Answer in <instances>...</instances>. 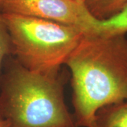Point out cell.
I'll use <instances>...</instances> for the list:
<instances>
[{
    "mask_svg": "<svg viewBox=\"0 0 127 127\" xmlns=\"http://www.w3.org/2000/svg\"><path fill=\"white\" fill-rule=\"evenodd\" d=\"M65 65L71 75L76 127H91L99 109L127 100L126 35H85Z\"/></svg>",
    "mask_w": 127,
    "mask_h": 127,
    "instance_id": "obj_1",
    "label": "cell"
},
{
    "mask_svg": "<svg viewBox=\"0 0 127 127\" xmlns=\"http://www.w3.org/2000/svg\"><path fill=\"white\" fill-rule=\"evenodd\" d=\"M64 81L62 72L32 71L7 57L0 77V116L10 127H76Z\"/></svg>",
    "mask_w": 127,
    "mask_h": 127,
    "instance_id": "obj_2",
    "label": "cell"
},
{
    "mask_svg": "<svg viewBox=\"0 0 127 127\" xmlns=\"http://www.w3.org/2000/svg\"><path fill=\"white\" fill-rule=\"evenodd\" d=\"M13 57L25 68L59 73L85 33L77 28L14 14H2Z\"/></svg>",
    "mask_w": 127,
    "mask_h": 127,
    "instance_id": "obj_3",
    "label": "cell"
},
{
    "mask_svg": "<svg viewBox=\"0 0 127 127\" xmlns=\"http://www.w3.org/2000/svg\"><path fill=\"white\" fill-rule=\"evenodd\" d=\"M0 12L40 18L80 29L93 35L99 20L85 2L75 0H3Z\"/></svg>",
    "mask_w": 127,
    "mask_h": 127,
    "instance_id": "obj_4",
    "label": "cell"
},
{
    "mask_svg": "<svg viewBox=\"0 0 127 127\" xmlns=\"http://www.w3.org/2000/svg\"><path fill=\"white\" fill-rule=\"evenodd\" d=\"M91 127H127V100L99 109Z\"/></svg>",
    "mask_w": 127,
    "mask_h": 127,
    "instance_id": "obj_5",
    "label": "cell"
},
{
    "mask_svg": "<svg viewBox=\"0 0 127 127\" xmlns=\"http://www.w3.org/2000/svg\"><path fill=\"white\" fill-rule=\"evenodd\" d=\"M127 33V5L118 14L104 20H99L95 35L103 37L126 35Z\"/></svg>",
    "mask_w": 127,
    "mask_h": 127,
    "instance_id": "obj_6",
    "label": "cell"
},
{
    "mask_svg": "<svg viewBox=\"0 0 127 127\" xmlns=\"http://www.w3.org/2000/svg\"><path fill=\"white\" fill-rule=\"evenodd\" d=\"M91 13L98 20H104L118 14L127 5V0H86Z\"/></svg>",
    "mask_w": 127,
    "mask_h": 127,
    "instance_id": "obj_7",
    "label": "cell"
},
{
    "mask_svg": "<svg viewBox=\"0 0 127 127\" xmlns=\"http://www.w3.org/2000/svg\"><path fill=\"white\" fill-rule=\"evenodd\" d=\"M13 56V45L9 31L0 12V77L5 59Z\"/></svg>",
    "mask_w": 127,
    "mask_h": 127,
    "instance_id": "obj_8",
    "label": "cell"
},
{
    "mask_svg": "<svg viewBox=\"0 0 127 127\" xmlns=\"http://www.w3.org/2000/svg\"><path fill=\"white\" fill-rule=\"evenodd\" d=\"M0 127H10L9 124L6 120L0 116Z\"/></svg>",
    "mask_w": 127,
    "mask_h": 127,
    "instance_id": "obj_9",
    "label": "cell"
},
{
    "mask_svg": "<svg viewBox=\"0 0 127 127\" xmlns=\"http://www.w3.org/2000/svg\"><path fill=\"white\" fill-rule=\"evenodd\" d=\"M75 1H83V2H85V1H86V0H75Z\"/></svg>",
    "mask_w": 127,
    "mask_h": 127,
    "instance_id": "obj_10",
    "label": "cell"
},
{
    "mask_svg": "<svg viewBox=\"0 0 127 127\" xmlns=\"http://www.w3.org/2000/svg\"><path fill=\"white\" fill-rule=\"evenodd\" d=\"M2 1H3V0H0V4H1V3Z\"/></svg>",
    "mask_w": 127,
    "mask_h": 127,
    "instance_id": "obj_11",
    "label": "cell"
}]
</instances>
